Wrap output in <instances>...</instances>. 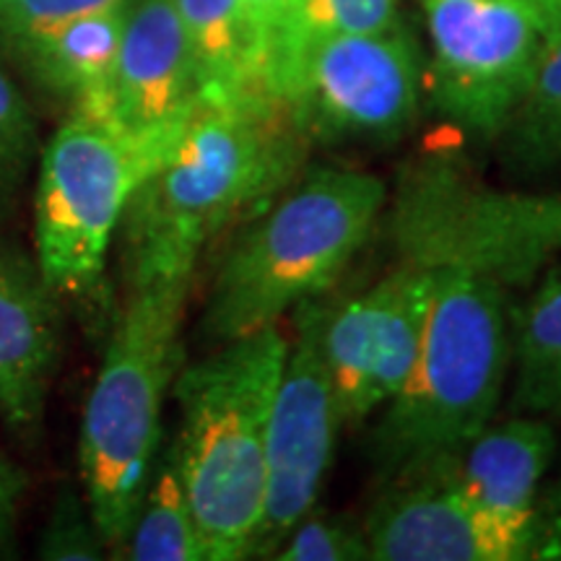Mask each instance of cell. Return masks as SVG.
Instances as JSON below:
<instances>
[{"label": "cell", "instance_id": "cell-1", "mask_svg": "<svg viewBox=\"0 0 561 561\" xmlns=\"http://www.w3.org/2000/svg\"><path fill=\"white\" fill-rule=\"evenodd\" d=\"M307 153L310 140L273 96L201 100L125 208L130 289L193 280L206 244L242 214L278 198L305 172Z\"/></svg>", "mask_w": 561, "mask_h": 561}, {"label": "cell", "instance_id": "cell-2", "mask_svg": "<svg viewBox=\"0 0 561 561\" xmlns=\"http://www.w3.org/2000/svg\"><path fill=\"white\" fill-rule=\"evenodd\" d=\"M512 320L502 280L458 265L434 268L416 362L367 445L382 483L453 458L494 421L510 380Z\"/></svg>", "mask_w": 561, "mask_h": 561}, {"label": "cell", "instance_id": "cell-3", "mask_svg": "<svg viewBox=\"0 0 561 561\" xmlns=\"http://www.w3.org/2000/svg\"><path fill=\"white\" fill-rule=\"evenodd\" d=\"M385 206L388 187L375 174L305 167L224 252L201 318L203 335L214 343L242 339L320 299L369 240Z\"/></svg>", "mask_w": 561, "mask_h": 561}, {"label": "cell", "instance_id": "cell-4", "mask_svg": "<svg viewBox=\"0 0 561 561\" xmlns=\"http://www.w3.org/2000/svg\"><path fill=\"white\" fill-rule=\"evenodd\" d=\"M289 339L280 325L219 343L174 377L172 442L208 561L252 557L265 507L273 401Z\"/></svg>", "mask_w": 561, "mask_h": 561}, {"label": "cell", "instance_id": "cell-5", "mask_svg": "<svg viewBox=\"0 0 561 561\" xmlns=\"http://www.w3.org/2000/svg\"><path fill=\"white\" fill-rule=\"evenodd\" d=\"M193 280L133 286L81 421V481L107 549H123L161 447V411L182 367Z\"/></svg>", "mask_w": 561, "mask_h": 561}, {"label": "cell", "instance_id": "cell-6", "mask_svg": "<svg viewBox=\"0 0 561 561\" xmlns=\"http://www.w3.org/2000/svg\"><path fill=\"white\" fill-rule=\"evenodd\" d=\"M180 130L146 136L70 112L47 140L34 193V250L55 294L81 297L96 289L128 201L164 161Z\"/></svg>", "mask_w": 561, "mask_h": 561}, {"label": "cell", "instance_id": "cell-7", "mask_svg": "<svg viewBox=\"0 0 561 561\" xmlns=\"http://www.w3.org/2000/svg\"><path fill=\"white\" fill-rule=\"evenodd\" d=\"M388 219L405 263L458 265L504 286L530 284L561 252V195L483 185L445 153L405 172Z\"/></svg>", "mask_w": 561, "mask_h": 561}, {"label": "cell", "instance_id": "cell-8", "mask_svg": "<svg viewBox=\"0 0 561 561\" xmlns=\"http://www.w3.org/2000/svg\"><path fill=\"white\" fill-rule=\"evenodd\" d=\"M424 73L401 24L367 34H320L273 58L265 89L301 136L322 146H392L419 115Z\"/></svg>", "mask_w": 561, "mask_h": 561}, {"label": "cell", "instance_id": "cell-9", "mask_svg": "<svg viewBox=\"0 0 561 561\" xmlns=\"http://www.w3.org/2000/svg\"><path fill=\"white\" fill-rule=\"evenodd\" d=\"M421 9L434 107L491 144L523 102L561 26L536 0H421Z\"/></svg>", "mask_w": 561, "mask_h": 561}, {"label": "cell", "instance_id": "cell-10", "mask_svg": "<svg viewBox=\"0 0 561 561\" xmlns=\"http://www.w3.org/2000/svg\"><path fill=\"white\" fill-rule=\"evenodd\" d=\"M294 312L297 335L286 351L268 426L265 507L252 546L255 557H276L294 525L312 512L343 426L325 359V320L331 307L310 299Z\"/></svg>", "mask_w": 561, "mask_h": 561}, {"label": "cell", "instance_id": "cell-11", "mask_svg": "<svg viewBox=\"0 0 561 561\" xmlns=\"http://www.w3.org/2000/svg\"><path fill=\"white\" fill-rule=\"evenodd\" d=\"M434 268L405 263L331 307L325 359L343 426H362L396 396L416 362L432 305Z\"/></svg>", "mask_w": 561, "mask_h": 561}, {"label": "cell", "instance_id": "cell-12", "mask_svg": "<svg viewBox=\"0 0 561 561\" xmlns=\"http://www.w3.org/2000/svg\"><path fill=\"white\" fill-rule=\"evenodd\" d=\"M364 536L380 561H523V543L468 500L442 466L385 483Z\"/></svg>", "mask_w": 561, "mask_h": 561}, {"label": "cell", "instance_id": "cell-13", "mask_svg": "<svg viewBox=\"0 0 561 561\" xmlns=\"http://www.w3.org/2000/svg\"><path fill=\"white\" fill-rule=\"evenodd\" d=\"M201 102L174 0H133L110 91V121L133 133H174Z\"/></svg>", "mask_w": 561, "mask_h": 561}, {"label": "cell", "instance_id": "cell-14", "mask_svg": "<svg viewBox=\"0 0 561 561\" xmlns=\"http://www.w3.org/2000/svg\"><path fill=\"white\" fill-rule=\"evenodd\" d=\"M557 453L551 421L517 416L486 424L453 458L437 462L462 494L491 520L523 543L525 557L536 549V504L546 471Z\"/></svg>", "mask_w": 561, "mask_h": 561}, {"label": "cell", "instance_id": "cell-15", "mask_svg": "<svg viewBox=\"0 0 561 561\" xmlns=\"http://www.w3.org/2000/svg\"><path fill=\"white\" fill-rule=\"evenodd\" d=\"M60 359L55 291L37 265L0 250V419L32 430L45 413Z\"/></svg>", "mask_w": 561, "mask_h": 561}, {"label": "cell", "instance_id": "cell-16", "mask_svg": "<svg viewBox=\"0 0 561 561\" xmlns=\"http://www.w3.org/2000/svg\"><path fill=\"white\" fill-rule=\"evenodd\" d=\"M130 5L81 13L9 45L26 70L81 115L110 121V91Z\"/></svg>", "mask_w": 561, "mask_h": 561}, {"label": "cell", "instance_id": "cell-17", "mask_svg": "<svg viewBox=\"0 0 561 561\" xmlns=\"http://www.w3.org/2000/svg\"><path fill=\"white\" fill-rule=\"evenodd\" d=\"M191 45L201 100L229 104L271 96L265 39L244 0H174Z\"/></svg>", "mask_w": 561, "mask_h": 561}, {"label": "cell", "instance_id": "cell-18", "mask_svg": "<svg viewBox=\"0 0 561 561\" xmlns=\"http://www.w3.org/2000/svg\"><path fill=\"white\" fill-rule=\"evenodd\" d=\"M536 278L512 320L510 411L561 421V265H546Z\"/></svg>", "mask_w": 561, "mask_h": 561}, {"label": "cell", "instance_id": "cell-19", "mask_svg": "<svg viewBox=\"0 0 561 561\" xmlns=\"http://www.w3.org/2000/svg\"><path fill=\"white\" fill-rule=\"evenodd\" d=\"M123 549L133 561H208L174 445L164 450L159 447L149 486Z\"/></svg>", "mask_w": 561, "mask_h": 561}, {"label": "cell", "instance_id": "cell-20", "mask_svg": "<svg viewBox=\"0 0 561 561\" xmlns=\"http://www.w3.org/2000/svg\"><path fill=\"white\" fill-rule=\"evenodd\" d=\"M502 167L517 180L561 174V37L543 55L500 138Z\"/></svg>", "mask_w": 561, "mask_h": 561}, {"label": "cell", "instance_id": "cell-21", "mask_svg": "<svg viewBox=\"0 0 561 561\" xmlns=\"http://www.w3.org/2000/svg\"><path fill=\"white\" fill-rule=\"evenodd\" d=\"M398 21V0H301L280 37L273 42L268 68L284 47L320 34L385 32ZM265 68V76H268Z\"/></svg>", "mask_w": 561, "mask_h": 561}, {"label": "cell", "instance_id": "cell-22", "mask_svg": "<svg viewBox=\"0 0 561 561\" xmlns=\"http://www.w3.org/2000/svg\"><path fill=\"white\" fill-rule=\"evenodd\" d=\"M39 151L37 121L9 70L0 66V206L19 191Z\"/></svg>", "mask_w": 561, "mask_h": 561}, {"label": "cell", "instance_id": "cell-23", "mask_svg": "<svg viewBox=\"0 0 561 561\" xmlns=\"http://www.w3.org/2000/svg\"><path fill=\"white\" fill-rule=\"evenodd\" d=\"M278 561H359L369 559L362 525L343 515L307 512L276 551Z\"/></svg>", "mask_w": 561, "mask_h": 561}, {"label": "cell", "instance_id": "cell-24", "mask_svg": "<svg viewBox=\"0 0 561 561\" xmlns=\"http://www.w3.org/2000/svg\"><path fill=\"white\" fill-rule=\"evenodd\" d=\"M104 549L107 546L96 530L87 496L66 486L42 528L37 553L50 561H96L104 557Z\"/></svg>", "mask_w": 561, "mask_h": 561}, {"label": "cell", "instance_id": "cell-25", "mask_svg": "<svg viewBox=\"0 0 561 561\" xmlns=\"http://www.w3.org/2000/svg\"><path fill=\"white\" fill-rule=\"evenodd\" d=\"M130 3L133 0H0V39L9 47L81 13L121 9Z\"/></svg>", "mask_w": 561, "mask_h": 561}, {"label": "cell", "instance_id": "cell-26", "mask_svg": "<svg viewBox=\"0 0 561 561\" xmlns=\"http://www.w3.org/2000/svg\"><path fill=\"white\" fill-rule=\"evenodd\" d=\"M26 491V476L9 455L0 450V559H5L13 549L19 523V504Z\"/></svg>", "mask_w": 561, "mask_h": 561}, {"label": "cell", "instance_id": "cell-27", "mask_svg": "<svg viewBox=\"0 0 561 561\" xmlns=\"http://www.w3.org/2000/svg\"><path fill=\"white\" fill-rule=\"evenodd\" d=\"M301 0H244L252 21L261 30L265 39V68H268V55L273 42L280 37V32L286 30L294 13H297Z\"/></svg>", "mask_w": 561, "mask_h": 561}, {"label": "cell", "instance_id": "cell-28", "mask_svg": "<svg viewBox=\"0 0 561 561\" xmlns=\"http://www.w3.org/2000/svg\"><path fill=\"white\" fill-rule=\"evenodd\" d=\"M536 3L561 26V0H536Z\"/></svg>", "mask_w": 561, "mask_h": 561}]
</instances>
